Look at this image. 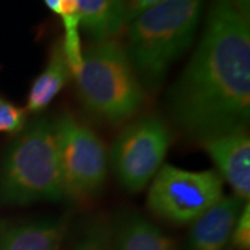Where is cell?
<instances>
[{"label": "cell", "mask_w": 250, "mask_h": 250, "mask_svg": "<svg viewBox=\"0 0 250 250\" xmlns=\"http://www.w3.org/2000/svg\"><path fill=\"white\" fill-rule=\"evenodd\" d=\"M64 199L54 120L42 117L24 128L0 166V202L25 206Z\"/></svg>", "instance_id": "3957f363"}, {"label": "cell", "mask_w": 250, "mask_h": 250, "mask_svg": "<svg viewBox=\"0 0 250 250\" xmlns=\"http://www.w3.org/2000/svg\"><path fill=\"white\" fill-rule=\"evenodd\" d=\"M175 125L199 141L250 118V27L232 0H213L200 43L170 92Z\"/></svg>", "instance_id": "6da1fadb"}, {"label": "cell", "mask_w": 250, "mask_h": 250, "mask_svg": "<svg viewBox=\"0 0 250 250\" xmlns=\"http://www.w3.org/2000/svg\"><path fill=\"white\" fill-rule=\"evenodd\" d=\"M113 250H178L175 242L139 214H126L117 225Z\"/></svg>", "instance_id": "7c38bea8"}, {"label": "cell", "mask_w": 250, "mask_h": 250, "mask_svg": "<svg viewBox=\"0 0 250 250\" xmlns=\"http://www.w3.org/2000/svg\"><path fill=\"white\" fill-rule=\"evenodd\" d=\"M245 206L235 195L223 196L192 223L187 250H224L231 241L239 213Z\"/></svg>", "instance_id": "9c48e42d"}, {"label": "cell", "mask_w": 250, "mask_h": 250, "mask_svg": "<svg viewBox=\"0 0 250 250\" xmlns=\"http://www.w3.org/2000/svg\"><path fill=\"white\" fill-rule=\"evenodd\" d=\"M164 0H124L125 11H126V24L132 21L135 17L152 9L154 6L163 3Z\"/></svg>", "instance_id": "e0dca14e"}, {"label": "cell", "mask_w": 250, "mask_h": 250, "mask_svg": "<svg viewBox=\"0 0 250 250\" xmlns=\"http://www.w3.org/2000/svg\"><path fill=\"white\" fill-rule=\"evenodd\" d=\"M81 25L95 41L113 39L126 24L124 0H78Z\"/></svg>", "instance_id": "8fae6325"}, {"label": "cell", "mask_w": 250, "mask_h": 250, "mask_svg": "<svg viewBox=\"0 0 250 250\" xmlns=\"http://www.w3.org/2000/svg\"><path fill=\"white\" fill-rule=\"evenodd\" d=\"M64 199L81 200L96 195L108 171L103 141L75 117L54 118Z\"/></svg>", "instance_id": "5b68a950"}, {"label": "cell", "mask_w": 250, "mask_h": 250, "mask_svg": "<svg viewBox=\"0 0 250 250\" xmlns=\"http://www.w3.org/2000/svg\"><path fill=\"white\" fill-rule=\"evenodd\" d=\"M46 4V7L50 10L52 13L60 16L62 13V0H43Z\"/></svg>", "instance_id": "ac0fdd59"}, {"label": "cell", "mask_w": 250, "mask_h": 250, "mask_svg": "<svg viewBox=\"0 0 250 250\" xmlns=\"http://www.w3.org/2000/svg\"><path fill=\"white\" fill-rule=\"evenodd\" d=\"M72 250H113L107 229L103 225L92 227L83 233Z\"/></svg>", "instance_id": "2e32d148"}, {"label": "cell", "mask_w": 250, "mask_h": 250, "mask_svg": "<svg viewBox=\"0 0 250 250\" xmlns=\"http://www.w3.org/2000/svg\"><path fill=\"white\" fill-rule=\"evenodd\" d=\"M70 75L71 71L65 62L60 41L53 46L45 70L36 77L29 88L27 98L28 111L39 113L45 110L64 88L67 81L70 80Z\"/></svg>", "instance_id": "4fadbf2b"}, {"label": "cell", "mask_w": 250, "mask_h": 250, "mask_svg": "<svg viewBox=\"0 0 250 250\" xmlns=\"http://www.w3.org/2000/svg\"><path fill=\"white\" fill-rule=\"evenodd\" d=\"M27 110L0 99V132L20 134L25 128Z\"/></svg>", "instance_id": "5bb4252c"}, {"label": "cell", "mask_w": 250, "mask_h": 250, "mask_svg": "<svg viewBox=\"0 0 250 250\" xmlns=\"http://www.w3.org/2000/svg\"><path fill=\"white\" fill-rule=\"evenodd\" d=\"M218 175L245 202L250 196V138L245 129L217 134L200 141Z\"/></svg>", "instance_id": "ba28073f"}, {"label": "cell", "mask_w": 250, "mask_h": 250, "mask_svg": "<svg viewBox=\"0 0 250 250\" xmlns=\"http://www.w3.org/2000/svg\"><path fill=\"white\" fill-rule=\"evenodd\" d=\"M147 207L153 214L174 224L193 223L224 196L217 171H188L161 166L149 184Z\"/></svg>", "instance_id": "8992f818"}, {"label": "cell", "mask_w": 250, "mask_h": 250, "mask_svg": "<svg viewBox=\"0 0 250 250\" xmlns=\"http://www.w3.org/2000/svg\"><path fill=\"white\" fill-rule=\"evenodd\" d=\"M67 228L62 217L0 223V250H59Z\"/></svg>", "instance_id": "30bf717a"}, {"label": "cell", "mask_w": 250, "mask_h": 250, "mask_svg": "<svg viewBox=\"0 0 250 250\" xmlns=\"http://www.w3.org/2000/svg\"><path fill=\"white\" fill-rule=\"evenodd\" d=\"M232 250L250 249V203L246 202L236 220L229 245Z\"/></svg>", "instance_id": "9a60e30c"}, {"label": "cell", "mask_w": 250, "mask_h": 250, "mask_svg": "<svg viewBox=\"0 0 250 250\" xmlns=\"http://www.w3.org/2000/svg\"><path fill=\"white\" fill-rule=\"evenodd\" d=\"M205 0H164L128 22L126 54L143 89L156 92L192 45Z\"/></svg>", "instance_id": "7a4b0ae2"}, {"label": "cell", "mask_w": 250, "mask_h": 250, "mask_svg": "<svg viewBox=\"0 0 250 250\" xmlns=\"http://www.w3.org/2000/svg\"><path fill=\"white\" fill-rule=\"evenodd\" d=\"M171 135L160 117L147 116L126 125L111 147V164L121 187L138 193L163 166Z\"/></svg>", "instance_id": "52a82bcc"}, {"label": "cell", "mask_w": 250, "mask_h": 250, "mask_svg": "<svg viewBox=\"0 0 250 250\" xmlns=\"http://www.w3.org/2000/svg\"><path fill=\"white\" fill-rule=\"evenodd\" d=\"M74 78L83 107L103 121H126L143 106L145 89L125 47L114 39L96 41L88 47Z\"/></svg>", "instance_id": "277c9868"}]
</instances>
